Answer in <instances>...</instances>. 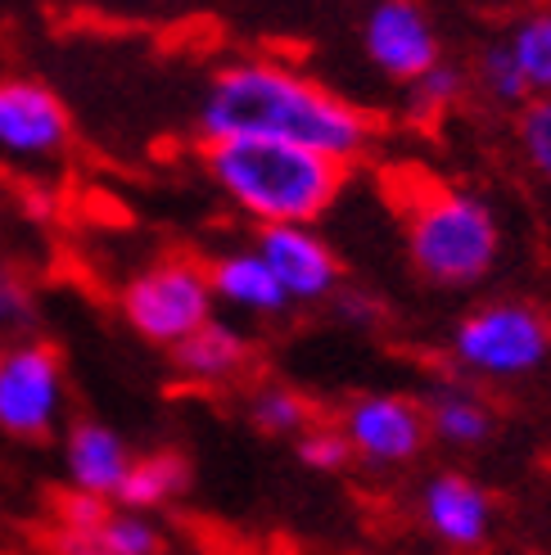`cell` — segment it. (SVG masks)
I'll return each mask as SVG.
<instances>
[{"mask_svg":"<svg viewBox=\"0 0 551 555\" xmlns=\"http://www.w3.org/2000/svg\"><path fill=\"white\" fill-rule=\"evenodd\" d=\"M73 145V122L64 100L33 77L0 81V163L37 172L60 163Z\"/></svg>","mask_w":551,"mask_h":555,"instance_id":"7","label":"cell"},{"mask_svg":"<svg viewBox=\"0 0 551 555\" xmlns=\"http://www.w3.org/2000/svg\"><path fill=\"white\" fill-rule=\"evenodd\" d=\"M254 248L281 281L290 302H321L339 289V262L330 244L308 227H262Z\"/></svg>","mask_w":551,"mask_h":555,"instance_id":"11","label":"cell"},{"mask_svg":"<svg viewBox=\"0 0 551 555\" xmlns=\"http://www.w3.org/2000/svg\"><path fill=\"white\" fill-rule=\"evenodd\" d=\"M511 54L529 81V95H551V14H529L511 33Z\"/></svg>","mask_w":551,"mask_h":555,"instance_id":"19","label":"cell"},{"mask_svg":"<svg viewBox=\"0 0 551 555\" xmlns=\"http://www.w3.org/2000/svg\"><path fill=\"white\" fill-rule=\"evenodd\" d=\"M421 406H425L430 434L438 442H448V448H479L492 434V411L471 384H457V379L434 384Z\"/></svg>","mask_w":551,"mask_h":555,"instance_id":"16","label":"cell"},{"mask_svg":"<svg viewBox=\"0 0 551 555\" xmlns=\"http://www.w3.org/2000/svg\"><path fill=\"white\" fill-rule=\"evenodd\" d=\"M367 60L394 81H417L438 64V37L417 0H375L362 23Z\"/></svg>","mask_w":551,"mask_h":555,"instance_id":"10","label":"cell"},{"mask_svg":"<svg viewBox=\"0 0 551 555\" xmlns=\"http://www.w3.org/2000/svg\"><path fill=\"white\" fill-rule=\"evenodd\" d=\"M344 163L281 141H217L208 177L258 227H308L344 190Z\"/></svg>","mask_w":551,"mask_h":555,"instance_id":"2","label":"cell"},{"mask_svg":"<svg viewBox=\"0 0 551 555\" xmlns=\"http://www.w3.org/2000/svg\"><path fill=\"white\" fill-rule=\"evenodd\" d=\"M298 456H303V465L321 469V475H335V469H344L353 461V448H348V438H344L339 425L335 429H330V425H312V429L298 434Z\"/></svg>","mask_w":551,"mask_h":555,"instance_id":"24","label":"cell"},{"mask_svg":"<svg viewBox=\"0 0 551 555\" xmlns=\"http://www.w3.org/2000/svg\"><path fill=\"white\" fill-rule=\"evenodd\" d=\"M190 483V465L177 452H150V456H136L127 469V483L118 492V506L123 511H158L168 506L172 496H181Z\"/></svg>","mask_w":551,"mask_h":555,"instance_id":"17","label":"cell"},{"mask_svg":"<svg viewBox=\"0 0 551 555\" xmlns=\"http://www.w3.org/2000/svg\"><path fill=\"white\" fill-rule=\"evenodd\" d=\"M37 325V298L27 289V281L0 262V339L14 344V339H27Z\"/></svg>","mask_w":551,"mask_h":555,"instance_id":"21","label":"cell"},{"mask_svg":"<svg viewBox=\"0 0 551 555\" xmlns=\"http://www.w3.org/2000/svg\"><path fill=\"white\" fill-rule=\"evenodd\" d=\"M461 87H465V73L438 60L425 77L411 81V108H417L421 118H434V114H444V108L461 95Z\"/></svg>","mask_w":551,"mask_h":555,"instance_id":"23","label":"cell"},{"mask_svg":"<svg viewBox=\"0 0 551 555\" xmlns=\"http://www.w3.org/2000/svg\"><path fill=\"white\" fill-rule=\"evenodd\" d=\"M172 366L181 379L204 384V388L231 384L244 366H249V339H244L231 321L213 317L204 330H195L185 344L172 348Z\"/></svg>","mask_w":551,"mask_h":555,"instance_id":"15","label":"cell"},{"mask_svg":"<svg viewBox=\"0 0 551 555\" xmlns=\"http://www.w3.org/2000/svg\"><path fill=\"white\" fill-rule=\"evenodd\" d=\"M421 519L430 524V533L438 542H448V546H457L465 555L488 546V538H492V502H488V492L475 479L457 475V469L434 475L421 488Z\"/></svg>","mask_w":551,"mask_h":555,"instance_id":"12","label":"cell"},{"mask_svg":"<svg viewBox=\"0 0 551 555\" xmlns=\"http://www.w3.org/2000/svg\"><path fill=\"white\" fill-rule=\"evenodd\" d=\"M68 406L64 362L50 344H0V434L37 442L60 429Z\"/></svg>","mask_w":551,"mask_h":555,"instance_id":"6","label":"cell"},{"mask_svg":"<svg viewBox=\"0 0 551 555\" xmlns=\"http://www.w3.org/2000/svg\"><path fill=\"white\" fill-rule=\"evenodd\" d=\"M213 281L195 258H158L123 285L118 308L127 325L154 348H177L213 321Z\"/></svg>","mask_w":551,"mask_h":555,"instance_id":"4","label":"cell"},{"mask_svg":"<svg viewBox=\"0 0 551 555\" xmlns=\"http://www.w3.org/2000/svg\"><path fill=\"white\" fill-rule=\"evenodd\" d=\"M339 312H344L348 321H362V325L375 317V308L367 302V294H344V298H339Z\"/></svg>","mask_w":551,"mask_h":555,"instance_id":"25","label":"cell"},{"mask_svg":"<svg viewBox=\"0 0 551 555\" xmlns=\"http://www.w3.org/2000/svg\"><path fill=\"white\" fill-rule=\"evenodd\" d=\"M249 415L262 434H276V438H298L303 429H312V402L294 393L285 384H262L254 388L249 398Z\"/></svg>","mask_w":551,"mask_h":555,"instance_id":"18","label":"cell"},{"mask_svg":"<svg viewBox=\"0 0 551 555\" xmlns=\"http://www.w3.org/2000/svg\"><path fill=\"white\" fill-rule=\"evenodd\" d=\"M208 281H213V298L235 312L276 317L290 308L281 281H276L271 267L258 258V248H227V254H217L208 267Z\"/></svg>","mask_w":551,"mask_h":555,"instance_id":"14","label":"cell"},{"mask_svg":"<svg viewBox=\"0 0 551 555\" xmlns=\"http://www.w3.org/2000/svg\"><path fill=\"white\" fill-rule=\"evenodd\" d=\"M163 533L141 511H123L95 496H68L60 506L50 555H158Z\"/></svg>","mask_w":551,"mask_h":555,"instance_id":"8","label":"cell"},{"mask_svg":"<svg viewBox=\"0 0 551 555\" xmlns=\"http://www.w3.org/2000/svg\"><path fill=\"white\" fill-rule=\"evenodd\" d=\"M520 150L534 163V172L551 181V95H538L520 114Z\"/></svg>","mask_w":551,"mask_h":555,"instance_id":"22","label":"cell"},{"mask_svg":"<svg viewBox=\"0 0 551 555\" xmlns=\"http://www.w3.org/2000/svg\"><path fill=\"white\" fill-rule=\"evenodd\" d=\"M407 254L434 285H475L498 262V217L452 185H421L402 204Z\"/></svg>","mask_w":551,"mask_h":555,"instance_id":"3","label":"cell"},{"mask_svg":"<svg viewBox=\"0 0 551 555\" xmlns=\"http://www.w3.org/2000/svg\"><path fill=\"white\" fill-rule=\"evenodd\" d=\"M551 352V321L529 302H488L457 325L452 357L457 366L484 379L534 375Z\"/></svg>","mask_w":551,"mask_h":555,"instance_id":"5","label":"cell"},{"mask_svg":"<svg viewBox=\"0 0 551 555\" xmlns=\"http://www.w3.org/2000/svg\"><path fill=\"white\" fill-rule=\"evenodd\" d=\"M475 81L484 87V95H492L498 104H525L529 100V81L520 73L515 54H511V41H498L479 54L475 64Z\"/></svg>","mask_w":551,"mask_h":555,"instance_id":"20","label":"cell"},{"mask_svg":"<svg viewBox=\"0 0 551 555\" xmlns=\"http://www.w3.org/2000/svg\"><path fill=\"white\" fill-rule=\"evenodd\" d=\"M131 448L118 429L100 421H77L64 438V479L77 496H95V502H118L131 469Z\"/></svg>","mask_w":551,"mask_h":555,"instance_id":"13","label":"cell"},{"mask_svg":"<svg viewBox=\"0 0 551 555\" xmlns=\"http://www.w3.org/2000/svg\"><path fill=\"white\" fill-rule=\"evenodd\" d=\"M200 135L208 145L281 141L317 150L348 168L371 145V118L303 68L254 54V60H231L208 77L200 100Z\"/></svg>","mask_w":551,"mask_h":555,"instance_id":"1","label":"cell"},{"mask_svg":"<svg viewBox=\"0 0 551 555\" xmlns=\"http://www.w3.org/2000/svg\"><path fill=\"white\" fill-rule=\"evenodd\" d=\"M344 438L357 461L367 465H407L417 461L430 425H425V406L411 402L402 393H362L353 398L344 411Z\"/></svg>","mask_w":551,"mask_h":555,"instance_id":"9","label":"cell"}]
</instances>
